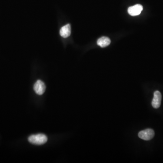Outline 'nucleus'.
<instances>
[{
  "label": "nucleus",
  "instance_id": "obj_1",
  "mask_svg": "<svg viewBox=\"0 0 163 163\" xmlns=\"http://www.w3.org/2000/svg\"><path fill=\"white\" fill-rule=\"evenodd\" d=\"M47 136L43 134L31 135L28 138L29 142L35 145H43L47 142Z\"/></svg>",
  "mask_w": 163,
  "mask_h": 163
},
{
  "label": "nucleus",
  "instance_id": "obj_2",
  "mask_svg": "<svg viewBox=\"0 0 163 163\" xmlns=\"http://www.w3.org/2000/svg\"><path fill=\"white\" fill-rule=\"evenodd\" d=\"M154 132L151 129H147L141 130L138 133V136L140 138L145 140H151L154 136Z\"/></svg>",
  "mask_w": 163,
  "mask_h": 163
},
{
  "label": "nucleus",
  "instance_id": "obj_3",
  "mask_svg": "<svg viewBox=\"0 0 163 163\" xmlns=\"http://www.w3.org/2000/svg\"><path fill=\"white\" fill-rule=\"evenodd\" d=\"M46 89L45 84L41 80H38L34 85V90L37 94L42 95L44 94Z\"/></svg>",
  "mask_w": 163,
  "mask_h": 163
},
{
  "label": "nucleus",
  "instance_id": "obj_4",
  "mask_svg": "<svg viewBox=\"0 0 163 163\" xmlns=\"http://www.w3.org/2000/svg\"><path fill=\"white\" fill-rule=\"evenodd\" d=\"M162 95L159 91H156L154 94V97L152 101V106L154 108H160L161 101Z\"/></svg>",
  "mask_w": 163,
  "mask_h": 163
},
{
  "label": "nucleus",
  "instance_id": "obj_5",
  "mask_svg": "<svg viewBox=\"0 0 163 163\" xmlns=\"http://www.w3.org/2000/svg\"><path fill=\"white\" fill-rule=\"evenodd\" d=\"M143 10V6L140 4H136L129 7L128 12L131 16H136L139 15Z\"/></svg>",
  "mask_w": 163,
  "mask_h": 163
},
{
  "label": "nucleus",
  "instance_id": "obj_6",
  "mask_svg": "<svg viewBox=\"0 0 163 163\" xmlns=\"http://www.w3.org/2000/svg\"><path fill=\"white\" fill-rule=\"evenodd\" d=\"M71 34V26L67 24L61 28L60 30V34L63 38H67Z\"/></svg>",
  "mask_w": 163,
  "mask_h": 163
},
{
  "label": "nucleus",
  "instance_id": "obj_7",
  "mask_svg": "<svg viewBox=\"0 0 163 163\" xmlns=\"http://www.w3.org/2000/svg\"><path fill=\"white\" fill-rule=\"evenodd\" d=\"M111 43V40L109 38L107 37H102L99 38L97 41L98 45L104 48L108 46Z\"/></svg>",
  "mask_w": 163,
  "mask_h": 163
}]
</instances>
